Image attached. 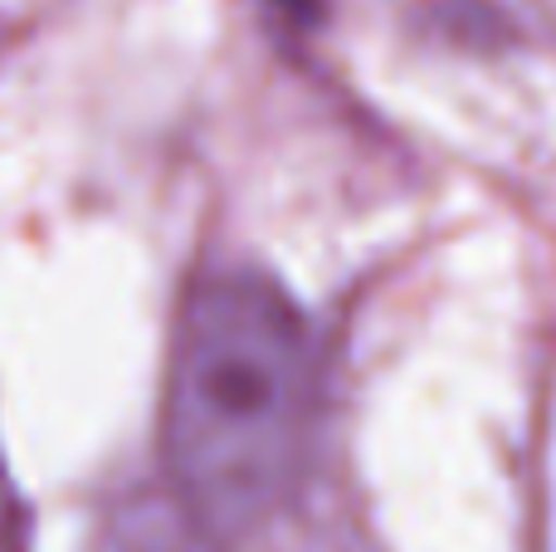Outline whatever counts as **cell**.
<instances>
[{
	"instance_id": "1",
	"label": "cell",
	"mask_w": 556,
	"mask_h": 552,
	"mask_svg": "<svg viewBox=\"0 0 556 552\" xmlns=\"http://www.w3.org/2000/svg\"><path fill=\"white\" fill-rule=\"evenodd\" d=\"M317 440V342L283 284L250 264L201 269L172 323L162 465L172 509L215 552L288 514Z\"/></svg>"
},
{
	"instance_id": "2",
	"label": "cell",
	"mask_w": 556,
	"mask_h": 552,
	"mask_svg": "<svg viewBox=\"0 0 556 552\" xmlns=\"http://www.w3.org/2000/svg\"><path fill=\"white\" fill-rule=\"evenodd\" d=\"M103 552H215V548L205 543V538L172 509V499H166L162 509L127 514L123 524H117V538Z\"/></svg>"
},
{
	"instance_id": "3",
	"label": "cell",
	"mask_w": 556,
	"mask_h": 552,
	"mask_svg": "<svg viewBox=\"0 0 556 552\" xmlns=\"http://www.w3.org/2000/svg\"><path fill=\"white\" fill-rule=\"evenodd\" d=\"M20 543H25V514H20L10 460H5V446H0V552H20Z\"/></svg>"
}]
</instances>
